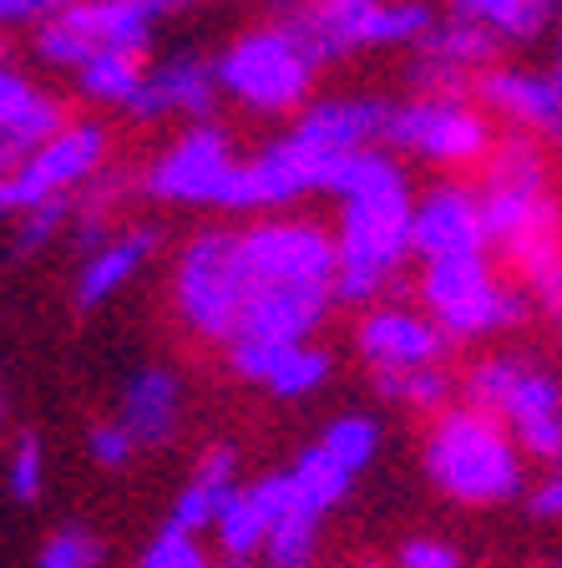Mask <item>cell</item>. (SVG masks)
Segmentation results:
<instances>
[{
  "label": "cell",
  "mask_w": 562,
  "mask_h": 568,
  "mask_svg": "<svg viewBox=\"0 0 562 568\" xmlns=\"http://www.w3.org/2000/svg\"><path fill=\"white\" fill-rule=\"evenodd\" d=\"M6 483H11L16 503H35V497H41V487H47V447H41V437H35V432L16 437L11 473H6Z\"/></svg>",
  "instance_id": "obj_35"
},
{
  "label": "cell",
  "mask_w": 562,
  "mask_h": 568,
  "mask_svg": "<svg viewBox=\"0 0 562 568\" xmlns=\"http://www.w3.org/2000/svg\"><path fill=\"white\" fill-rule=\"evenodd\" d=\"M96 564H102V544H96V532L82 528V523L57 528L41 544V554H35V568H96Z\"/></svg>",
  "instance_id": "obj_33"
},
{
  "label": "cell",
  "mask_w": 562,
  "mask_h": 568,
  "mask_svg": "<svg viewBox=\"0 0 562 568\" xmlns=\"http://www.w3.org/2000/svg\"><path fill=\"white\" fill-rule=\"evenodd\" d=\"M248 290L269 284H335L340 274V244L309 219H269L238 234Z\"/></svg>",
  "instance_id": "obj_9"
},
{
  "label": "cell",
  "mask_w": 562,
  "mask_h": 568,
  "mask_svg": "<svg viewBox=\"0 0 562 568\" xmlns=\"http://www.w3.org/2000/svg\"><path fill=\"white\" fill-rule=\"evenodd\" d=\"M177 416H183V386H177L173 371L153 366V371H137V376L127 381L117 422L132 432L137 447H163V442L177 432Z\"/></svg>",
  "instance_id": "obj_24"
},
{
  "label": "cell",
  "mask_w": 562,
  "mask_h": 568,
  "mask_svg": "<svg viewBox=\"0 0 562 568\" xmlns=\"http://www.w3.org/2000/svg\"><path fill=\"white\" fill-rule=\"evenodd\" d=\"M102 158H106V128H96V122H71V128L61 132V138H51L25 168L6 173V183H0V209L31 213V209H41V203L67 199V193L86 189V183L102 173Z\"/></svg>",
  "instance_id": "obj_12"
},
{
  "label": "cell",
  "mask_w": 562,
  "mask_h": 568,
  "mask_svg": "<svg viewBox=\"0 0 562 568\" xmlns=\"http://www.w3.org/2000/svg\"><path fill=\"white\" fill-rule=\"evenodd\" d=\"M461 390H467V406L497 416L528 457H562V381L552 371L532 366L528 355L502 351L477 361L461 381Z\"/></svg>",
  "instance_id": "obj_4"
},
{
  "label": "cell",
  "mask_w": 562,
  "mask_h": 568,
  "mask_svg": "<svg viewBox=\"0 0 562 568\" xmlns=\"http://www.w3.org/2000/svg\"><path fill=\"white\" fill-rule=\"evenodd\" d=\"M552 82H558V92H562V47H558V67H552Z\"/></svg>",
  "instance_id": "obj_43"
},
{
  "label": "cell",
  "mask_w": 562,
  "mask_h": 568,
  "mask_svg": "<svg viewBox=\"0 0 562 568\" xmlns=\"http://www.w3.org/2000/svg\"><path fill=\"white\" fill-rule=\"evenodd\" d=\"M528 513L538 523H562V467H552V473L528 493Z\"/></svg>",
  "instance_id": "obj_41"
},
{
  "label": "cell",
  "mask_w": 562,
  "mask_h": 568,
  "mask_svg": "<svg viewBox=\"0 0 562 568\" xmlns=\"http://www.w3.org/2000/svg\"><path fill=\"white\" fill-rule=\"evenodd\" d=\"M421 305L431 310V320L451 341H481V335L497 331H517L532 315V295L497 280L487 254L426 264Z\"/></svg>",
  "instance_id": "obj_6"
},
{
  "label": "cell",
  "mask_w": 562,
  "mask_h": 568,
  "mask_svg": "<svg viewBox=\"0 0 562 568\" xmlns=\"http://www.w3.org/2000/svg\"><path fill=\"white\" fill-rule=\"evenodd\" d=\"M92 462L96 467H106V473H122V467H132V457H137V442H132V432L122 422H102L92 426Z\"/></svg>",
  "instance_id": "obj_37"
},
{
  "label": "cell",
  "mask_w": 562,
  "mask_h": 568,
  "mask_svg": "<svg viewBox=\"0 0 562 568\" xmlns=\"http://www.w3.org/2000/svg\"><path fill=\"white\" fill-rule=\"evenodd\" d=\"M61 132H67V112L57 97L31 87L16 67L0 71V163L6 173L25 168Z\"/></svg>",
  "instance_id": "obj_20"
},
{
  "label": "cell",
  "mask_w": 562,
  "mask_h": 568,
  "mask_svg": "<svg viewBox=\"0 0 562 568\" xmlns=\"http://www.w3.org/2000/svg\"><path fill=\"white\" fill-rule=\"evenodd\" d=\"M477 92H481V102L492 106V112H502L512 128L538 132L542 142L562 148V92L552 77L522 71V67H492L477 82Z\"/></svg>",
  "instance_id": "obj_22"
},
{
  "label": "cell",
  "mask_w": 562,
  "mask_h": 568,
  "mask_svg": "<svg viewBox=\"0 0 562 568\" xmlns=\"http://www.w3.org/2000/svg\"><path fill=\"white\" fill-rule=\"evenodd\" d=\"M173 300L193 335L218 341V345L234 341L238 320H244V300H248L238 234H228V229H203V234L187 239L183 254H177V270H173Z\"/></svg>",
  "instance_id": "obj_5"
},
{
  "label": "cell",
  "mask_w": 562,
  "mask_h": 568,
  "mask_svg": "<svg viewBox=\"0 0 562 568\" xmlns=\"http://www.w3.org/2000/svg\"><path fill=\"white\" fill-rule=\"evenodd\" d=\"M71 6H82V0H0V16L6 26H47Z\"/></svg>",
  "instance_id": "obj_39"
},
{
  "label": "cell",
  "mask_w": 562,
  "mask_h": 568,
  "mask_svg": "<svg viewBox=\"0 0 562 568\" xmlns=\"http://www.w3.org/2000/svg\"><path fill=\"white\" fill-rule=\"evenodd\" d=\"M142 6H153V11L163 16V11H177V6H193V0H142Z\"/></svg>",
  "instance_id": "obj_42"
},
{
  "label": "cell",
  "mask_w": 562,
  "mask_h": 568,
  "mask_svg": "<svg viewBox=\"0 0 562 568\" xmlns=\"http://www.w3.org/2000/svg\"><path fill=\"white\" fill-rule=\"evenodd\" d=\"M497 36L471 16H451L436 21L431 36L416 47L410 61V82L421 87V97H446V102H467L471 82H481L492 71Z\"/></svg>",
  "instance_id": "obj_14"
},
{
  "label": "cell",
  "mask_w": 562,
  "mask_h": 568,
  "mask_svg": "<svg viewBox=\"0 0 562 568\" xmlns=\"http://www.w3.org/2000/svg\"><path fill=\"white\" fill-rule=\"evenodd\" d=\"M487 244H492V229H487L481 189L436 183V189L416 203V254H421L426 264L471 260V254H487Z\"/></svg>",
  "instance_id": "obj_15"
},
{
  "label": "cell",
  "mask_w": 562,
  "mask_h": 568,
  "mask_svg": "<svg viewBox=\"0 0 562 568\" xmlns=\"http://www.w3.org/2000/svg\"><path fill=\"white\" fill-rule=\"evenodd\" d=\"M528 295H532V305L542 310V320H548L552 331L562 335V264H558V270H548L542 280H532Z\"/></svg>",
  "instance_id": "obj_40"
},
{
  "label": "cell",
  "mask_w": 562,
  "mask_h": 568,
  "mask_svg": "<svg viewBox=\"0 0 562 568\" xmlns=\"http://www.w3.org/2000/svg\"><path fill=\"white\" fill-rule=\"evenodd\" d=\"M340 158L309 148L299 132L269 142L254 163H238V178L223 209H284L305 193H329V173Z\"/></svg>",
  "instance_id": "obj_13"
},
{
  "label": "cell",
  "mask_w": 562,
  "mask_h": 568,
  "mask_svg": "<svg viewBox=\"0 0 562 568\" xmlns=\"http://www.w3.org/2000/svg\"><path fill=\"white\" fill-rule=\"evenodd\" d=\"M142 82H147L142 57H122V51H112V57H96V61H86V67L76 71V87H82L92 102L122 106V112H127L132 97L142 92Z\"/></svg>",
  "instance_id": "obj_29"
},
{
  "label": "cell",
  "mask_w": 562,
  "mask_h": 568,
  "mask_svg": "<svg viewBox=\"0 0 562 568\" xmlns=\"http://www.w3.org/2000/svg\"><path fill=\"white\" fill-rule=\"evenodd\" d=\"M380 16H386V0H294L279 26H289L294 41L309 51V61L325 67V61L375 47Z\"/></svg>",
  "instance_id": "obj_16"
},
{
  "label": "cell",
  "mask_w": 562,
  "mask_h": 568,
  "mask_svg": "<svg viewBox=\"0 0 562 568\" xmlns=\"http://www.w3.org/2000/svg\"><path fill=\"white\" fill-rule=\"evenodd\" d=\"M238 178L234 163V142L228 132L213 128V122H193L183 138L147 168L142 189L147 199L163 203H187V209H223L228 203V189Z\"/></svg>",
  "instance_id": "obj_10"
},
{
  "label": "cell",
  "mask_w": 562,
  "mask_h": 568,
  "mask_svg": "<svg viewBox=\"0 0 562 568\" xmlns=\"http://www.w3.org/2000/svg\"><path fill=\"white\" fill-rule=\"evenodd\" d=\"M153 248H157V229H127V234H117L106 248L86 254L82 274H76V305L96 310L102 300H112L142 264L153 260Z\"/></svg>",
  "instance_id": "obj_25"
},
{
  "label": "cell",
  "mask_w": 562,
  "mask_h": 568,
  "mask_svg": "<svg viewBox=\"0 0 562 568\" xmlns=\"http://www.w3.org/2000/svg\"><path fill=\"white\" fill-rule=\"evenodd\" d=\"M522 457L528 452L517 447L512 432L477 406H451V412L436 416L421 452L436 493H446L451 503H467V508L512 503L528 487Z\"/></svg>",
  "instance_id": "obj_3"
},
{
  "label": "cell",
  "mask_w": 562,
  "mask_h": 568,
  "mask_svg": "<svg viewBox=\"0 0 562 568\" xmlns=\"http://www.w3.org/2000/svg\"><path fill=\"white\" fill-rule=\"evenodd\" d=\"M289 483H294V497H299V508L319 513L325 518L335 503H345V493H350L355 473L345 467L335 452H325V442H315V447H305L299 457H294L289 467Z\"/></svg>",
  "instance_id": "obj_26"
},
{
  "label": "cell",
  "mask_w": 562,
  "mask_h": 568,
  "mask_svg": "<svg viewBox=\"0 0 562 568\" xmlns=\"http://www.w3.org/2000/svg\"><path fill=\"white\" fill-rule=\"evenodd\" d=\"M451 6H457V0H451Z\"/></svg>",
  "instance_id": "obj_46"
},
{
  "label": "cell",
  "mask_w": 562,
  "mask_h": 568,
  "mask_svg": "<svg viewBox=\"0 0 562 568\" xmlns=\"http://www.w3.org/2000/svg\"><path fill=\"white\" fill-rule=\"evenodd\" d=\"M396 568H461V554L441 538H406L396 548Z\"/></svg>",
  "instance_id": "obj_38"
},
{
  "label": "cell",
  "mask_w": 562,
  "mask_h": 568,
  "mask_svg": "<svg viewBox=\"0 0 562 568\" xmlns=\"http://www.w3.org/2000/svg\"><path fill=\"white\" fill-rule=\"evenodd\" d=\"M451 335L436 325L431 315L406 305H380L360 320L355 331V351L370 361V371H421L441 366Z\"/></svg>",
  "instance_id": "obj_17"
},
{
  "label": "cell",
  "mask_w": 562,
  "mask_h": 568,
  "mask_svg": "<svg viewBox=\"0 0 562 568\" xmlns=\"http://www.w3.org/2000/svg\"><path fill=\"white\" fill-rule=\"evenodd\" d=\"M294 503H299V497H294L289 473H274V477H258V483L238 487L234 503L223 508L218 528H213V532H218L223 558L248 564L254 554H264V548H269V532L289 518Z\"/></svg>",
  "instance_id": "obj_21"
},
{
  "label": "cell",
  "mask_w": 562,
  "mask_h": 568,
  "mask_svg": "<svg viewBox=\"0 0 562 568\" xmlns=\"http://www.w3.org/2000/svg\"><path fill=\"white\" fill-rule=\"evenodd\" d=\"M329 193L340 199V274L335 300L370 305L400 280V264L416 254V199L400 163L380 148L345 153L329 173Z\"/></svg>",
  "instance_id": "obj_1"
},
{
  "label": "cell",
  "mask_w": 562,
  "mask_h": 568,
  "mask_svg": "<svg viewBox=\"0 0 562 568\" xmlns=\"http://www.w3.org/2000/svg\"><path fill=\"white\" fill-rule=\"evenodd\" d=\"M386 142L396 153L426 158V163H487L492 158V128L487 118H477L467 102H446V97H416V102H400L390 112Z\"/></svg>",
  "instance_id": "obj_11"
},
{
  "label": "cell",
  "mask_w": 562,
  "mask_h": 568,
  "mask_svg": "<svg viewBox=\"0 0 562 568\" xmlns=\"http://www.w3.org/2000/svg\"><path fill=\"white\" fill-rule=\"evenodd\" d=\"M71 224V199H57V203H41V209L21 213V224H16V244L11 254H35V248H47L51 239H61V229Z\"/></svg>",
  "instance_id": "obj_36"
},
{
  "label": "cell",
  "mask_w": 562,
  "mask_h": 568,
  "mask_svg": "<svg viewBox=\"0 0 562 568\" xmlns=\"http://www.w3.org/2000/svg\"><path fill=\"white\" fill-rule=\"evenodd\" d=\"M390 112H396V102H380V97H329V102H309L294 132L319 153L345 158L386 142Z\"/></svg>",
  "instance_id": "obj_23"
},
{
  "label": "cell",
  "mask_w": 562,
  "mask_h": 568,
  "mask_svg": "<svg viewBox=\"0 0 562 568\" xmlns=\"http://www.w3.org/2000/svg\"><path fill=\"white\" fill-rule=\"evenodd\" d=\"M218 87L234 102L254 106V112H294V106H305L309 87H315V61L309 51L294 41L289 26H258V31L238 36L234 47L223 51L218 61Z\"/></svg>",
  "instance_id": "obj_7"
},
{
  "label": "cell",
  "mask_w": 562,
  "mask_h": 568,
  "mask_svg": "<svg viewBox=\"0 0 562 568\" xmlns=\"http://www.w3.org/2000/svg\"><path fill=\"white\" fill-rule=\"evenodd\" d=\"M218 67L203 57H193V51H177V57L157 61L153 71H147V82H142V92L132 97L127 118L137 122H163V118H213V102H218Z\"/></svg>",
  "instance_id": "obj_19"
},
{
  "label": "cell",
  "mask_w": 562,
  "mask_h": 568,
  "mask_svg": "<svg viewBox=\"0 0 562 568\" xmlns=\"http://www.w3.org/2000/svg\"><path fill=\"white\" fill-rule=\"evenodd\" d=\"M325 452H335V457L345 462V467H350L355 477L365 473V467H370L375 462V452H380V422H375V416H335V422L325 426Z\"/></svg>",
  "instance_id": "obj_31"
},
{
  "label": "cell",
  "mask_w": 562,
  "mask_h": 568,
  "mask_svg": "<svg viewBox=\"0 0 562 568\" xmlns=\"http://www.w3.org/2000/svg\"><path fill=\"white\" fill-rule=\"evenodd\" d=\"M542 568H562V558H558V564H542Z\"/></svg>",
  "instance_id": "obj_45"
},
{
  "label": "cell",
  "mask_w": 562,
  "mask_h": 568,
  "mask_svg": "<svg viewBox=\"0 0 562 568\" xmlns=\"http://www.w3.org/2000/svg\"><path fill=\"white\" fill-rule=\"evenodd\" d=\"M153 26H157V11L142 6V0H82V6L61 11L57 21L35 26L31 47L47 67L82 71L86 61L112 57V51L142 57L153 47Z\"/></svg>",
  "instance_id": "obj_8"
},
{
  "label": "cell",
  "mask_w": 562,
  "mask_h": 568,
  "mask_svg": "<svg viewBox=\"0 0 562 568\" xmlns=\"http://www.w3.org/2000/svg\"><path fill=\"white\" fill-rule=\"evenodd\" d=\"M137 568H213V564H208V554H203L198 532H183V528H173V523H163V528L147 538Z\"/></svg>",
  "instance_id": "obj_34"
},
{
  "label": "cell",
  "mask_w": 562,
  "mask_h": 568,
  "mask_svg": "<svg viewBox=\"0 0 562 568\" xmlns=\"http://www.w3.org/2000/svg\"><path fill=\"white\" fill-rule=\"evenodd\" d=\"M319 513L299 508L269 532V548H264V564L269 568H315V554H319Z\"/></svg>",
  "instance_id": "obj_30"
},
{
  "label": "cell",
  "mask_w": 562,
  "mask_h": 568,
  "mask_svg": "<svg viewBox=\"0 0 562 568\" xmlns=\"http://www.w3.org/2000/svg\"><path fill=\"white\" fill-rule=\"evenodd\" d=\"M375 396L380 402H400L410 412H451V376L446 366H421V371H370Z\"/></svg>",
  "instance_id": "obj_28"
},
{
  "label": "cell",
  "mask_w": 562,
  "mask_h": 568,
  "mask_svg": "<svg viewBox=\"0 0 562 568\" xmlns=\"http://www.w3.org/2000/svg\"><path fill=\"white\" fill-rule=\"evenodd\" d=\"M481 209L492 244L517 264L522 284L562 264V209L548 189V158L532 138H502L487 158Z\"/></svg>",
  "instance_id": "obj_2"
},
{
  "label": "cell",
  "mask_w": 562,
  "mask_h": 568,
  "mask_svg": "<svg viewBox=\"0 0 562 568\" xmlns=\"http://www.w3.org/2000/svg\"><path fill=\"white\" fill-rule=\"evenodd\" d=\"M329 371H335V355L319 351V345H299V351L284 355V366L274 371V381L264 390H274L279 402H299V396H309V390L325 386Z\"/></svg>",
  "instance_id": "obj_32"
},
{
  "label": "cell",
  "mask_w": 562,
  "mask_h": 568,
  "mask_svg": "<svg viewBox=\"0 0 562 568\" xmlns=\"http://www.w3.org/2000/svg\"><path fill=\"white\" fill-rule=\"evenodd\" d=\"M457 16L481 21L497 41H538L558 16V0H457Z\"/></svg>",
  "instance_id": "obj_27"
},
{
  "label": "cell",
  "mask_w": 562,
  "mask_h": 568,
  "mask_svg": "<svg viewBox=\"0 0 562 568\" xmlns=\"http://www.w3.org/2000/svg\"><path fill=\"white\" fill-rule=\"evenodd\" d=\"M218 568H248V564H234V558H228V564H218Z\"/></svg>",
  "instance_id": "obj_44"
},
{
  "label": "cell",
  "mask_w": 562,
  "mask_h": 568,
  "mask_svg": "<svg viewBox=\"0 0 562 568\" xmlns=\"http://www.w3.org/2000/svg\"><path fill=\"white\" fill-rule=\"evenodd\" d=\"M329 305H335V284H269V290H248L234 341L309 345V335L325 325Z\"/></svg>",
  "instance_id": "obj_18"
}]
</instances>
